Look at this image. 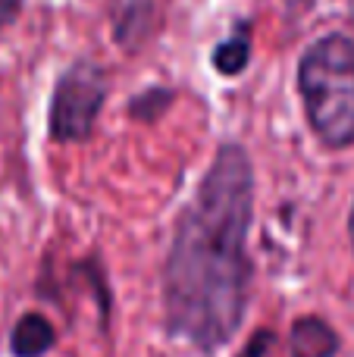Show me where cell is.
Returning <instances> with one entry per match:
<instances>
[{"instance_id":"obj_1","label":"cell","mask_w":354,"mask_h":357,"mask_svg":"<svg viewBox=\"0 0 354 357\" xmlns=\"http://www.w3.org/2000/svg\"><path fill=\"white\" fill-rule=\"evenodd\" d=\"M251 157L242 144H223L176 222L163 266L167 329L198 351H220L245 320L251 295Z\"/></svg>"},{"instance_id":"obj_2","label":"cell","mask_w":354,"mask_h":357,"mask_svg":"<svg viewBox=\"0 0 354 357\" xmlns=\"http://www.w3.org/2000/svg\"><path fill=\"white\" fill-rule=\"evenodd\" d=\"M298 88L311 132L320 144L342 151L354 144V41L342 31L323 35L298 63Z\"/></svg>"},{"instance_id":"obj_3","label":"cell","mask_w":354,"mask_h":357,"mask_svg":"<svg viewBox=\"0 0 354 357\" xmlns=\"http://www.w3.org/2000/svg\"><path fill=\"white\" fill-rule=\"evenodd\" d=\"M107 100V73L91 60H79L56 79L50 100V138L60 144L88 142Z\"/></svg>"},{"instance_id":"obj_4","label":"cell","mask_w":354,"mask_h":357,"mask_svg":"<svg viewBox=\"0 0 354 357\" xmlns=\"http://www.w3.org/2000/svg\"><path fill=\"white\" fill-rule=\"evenodd\" d=\"M292 357H336L339 354V333L323 317H301L295 320L288 335Z\"/></svg>"},{"instance_id":"obj_5","label":"cell","mask_w":354,"mask_h":357,"mask_svg":"<svg viewBox=\"0 0 354 357\" xmlns=\"http://www.w3.org/2000/svg\"><path fill=\"white\" fill-rule=\"evenodd\" d=\"M56 345V333L47 317L25 314L10 333V351L13 357H44Z\"/></svg>"},{"instance_id":"obj_6","label":"cell","mask_w":354,"mask_h":357,"mask_svg":"<svg viewBox=\"0 0 354 357\" xmlns=\"http://www.w3.org/2000/svg\"><path fill=\"white\" fill-rule=\"evenodd\" d=\"M251 60V38H248V25H238L236 35L223 38L213 50V66L220 75H238Z\"/></svg>"},{"instance_id":"obj_7","label":"cell","mask_w":354,"mask_h":357,"mask_svg":"<svg viewBox=\"0 0 354 357\" xmlns=\"http://www.w3.org/2000/svg\"><path fill=\"white\" fill-rule=\"evenodd\" d=\"M173 104V91L169 88H148V91H141L135 100L129 104V113L135 119H144V123H151V119H157L167 107Z\"/></svg>"},{"instance_id":"obj_8","label":"cell","mask_w":354,"mask_h":357,"mask_svg":"<svg viewBox=\"0 0 354 357\" xmlns=\"http://www.w3.org/2000/svg\"><path fill=\"white\" fill-rule=\"evenodd\" d=\"M273 345H276V335L270 333V329H261V333H254V339L245 345V351L238 357H263Z\"/></svg>"},{"instance_id":"obj_9","label":"cell","mask_w":354,"mask_h":357,"mask_svg":"<svg viewBox=\"0 0 354 357\" xmlns=\"http://www.w3.org/2000/svg\"><path fill=\"white\" fill-rule=\"evenodd\" d=\"M19 10H22V0H0V35H3V29L13 25Z\"/></svg>"},{"instance_id":"obj_10","label":"cell","mask_w":354,"mask_h":357,"mask_svg":"<svg viewBox=\"0 0 354 357\" xmlns=\"http://www.w3.org/2000/svg\"><path fill=\"white\" fill-rule=\"evenodd\" d=\"M348 235H351V248H354V204H351V220H348Z\"/></svg>"},{"instance_id":"obj_11","label":"cell","mask_w":354,"mask_h":357,"mask_svg":"<svg viewBox=\"0 0 354 357\" xmlns=\"http://www.w3.org/2000/svg\"><path fill=\"white\" fill-rule=\"evenodd\" d=\"M351 16H354V0H351Z\"/></svg>"}]
</instances>
